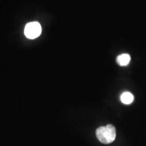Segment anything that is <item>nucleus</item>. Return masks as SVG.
<instances>
[{
	"mask_svg": "<svg viewBox=\"0 0 146 146\" xmlns=\"http://www.w3.org/2000/svg\"><path fill=\"white\" fill-rule=\"evenodd\" d=\"M41 26L38 22H32L27 24L25 28V35L31 39H35L41 33Z\"/></svg>",
	"mask_w": 146,
	"mask_h": 146,
	"instance_id": "obj_2",
	"label": "nucleus"
},
{
	"mask_svg": "<svg viewBox=\"0 0 146 146\" xmlns=\"http://www.w3.org/2000/svg\"><path fill=\"white\" fill-rule=\"evenodd\" d=\"M120 100L125 104H131L134 100V96L130 92H125L120 96Z\"/></svg>",
	"mask_w": 146,
	"mask_h": 146,
	"instance_id": "obj_4",
	"label": "nucleus"
},
{
	"mask_svg": "<svg viewBox=\"0 0 146 146\" xmlns=\"http://www.w3.org/2000/svg\"><path fill=\"white\" fill-rule=\"evenodd\" d=\"M96 136L102 143H111L116 139V129L112 125H108L105 127H99L96 130Z\"/></svg>",
	"mask_w": 146,
	"mask_h": 146,
	"instance_id": "obj_1",
	"label": "nucleus"
},
{
	"mask_svg": "<svg viewBox=\"0 0 146 146\" xmlns=\"http://www.w3.org/2000/svg\"><path fill=\"white\" fill-rule=\"evenodd\" d=\"M117 62L120 66H125L129 64L131 61V56L128 54H123L117 57Z\"/></svg>",
	"mask_w": 146,
	"mask_h": 146,
	"instance_id": "obj_3",
	"label": "nucleus"
}]
</instances>
